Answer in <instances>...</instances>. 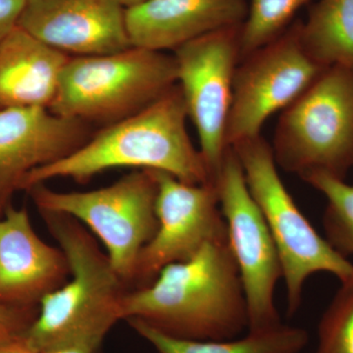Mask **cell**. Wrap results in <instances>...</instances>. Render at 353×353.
<instances>
[{"label":"cell","instance_id":"7c38bea8","mask_svg":"<svg viewBox=\"0 0 353 353\" xmlns=\"http://www.w3.org/2000/svg\"><path fill=\"white\" fill-rule=\"evenodd\" d=\"M94 134L92 125L48 108L0 110V210L30 172L68 157Z\"/></svg>","mask_w":353,"mask_h":353},{"label":"cell","instance_id":"603a6c76","mask_svg":"<svg viewBox=\"0 0 353 353\" xmlns=\"http://www.w3.org/2000/svg\"><path fill=\"white\" fill-rule=\"evenodd\" d=\"M26 0H0V41L19 22Z\"/></svg>","mask_w":353,"mask_h":353},{"label":"cell","instance_id":"d6986e66","mask_svg":"<svg viewBox=\"0 0 353 353\" xmlns=\"http://www.w3.org/2000/svg\"><path fill=\"white\" fill-rule=\"evenodd\" d=\"M303 180L326 197L323 224L327 241L343 256L353 255V185L323 172L309 174Z\"/></svg>","mask_w":353,"mask_h":353},{"label":"cell","instance_id":"ffe728a7","mask_svg":"<svg viewBox=\"0 0 353 353\" xmlns=\"http://www.w3.org/2000/svg\"><path fill=\"white\" fill-rule=\"evenodd\" d=\"M311 0H250L241 27V59L270 43L290 27Z\"/></svg>","mask_w":353,"mask_h":353},{"label":"cell","instance_id":"6da1fadb","mask_svg":"<svg viewBox=\"0 0 353 353\" xmlns=\"http://www.w3.org/2000/svg\"><path fill=\"white\" fill-rule=\"evenodd\" d=\"M123 319H138L185 340L224 341L248 328L240 272L227 239L165 266L150 284L129 290Z\"/></svg>","mask_w":353,"mask_h":353},{"label":"cell","instance_id":"e0dca14e","mask_svg":"<svg viewBox=\"0 0 353 353\" xmlns=\"http://www.w3.org/2000/svg\"><path fill=\"white\" fill-rule=\"evenodd\" d=\"M128 322L157 353H299L309 341L305 330L282 323L264 331L248 332L241 339L194 341L169 336L141 320Z\"/></svg>","mask_w":353,"mask_h":353},{"label":"cell","instance_id":"cb8c5ba5","mask_svg":"<svg viewBox=\"0 0 353 353\" xmlns=\"http://www.w3.org/2000/svg\"><path fill=\"white\" fill-rule=\"evenodd\" d=\"M0 353H39L30 347L21 338L0 345Z\"/></svg>","mask_w":353,"mask_h":353},{"label":"cell","instance_id":"7402d4cb","mask_svg":"<svg viewBox=\"0 0 353 353\" xmlns=\"http://www.w3.org/2000/svg\"><path fill=\"white\" fill-rule=\"evenodd\" d=\"M23 322L22 315L15 309L0 303V345L21 338L28 329Z\"/></svg>","mask_w":353,"mask_h":353},{"label":"cell","instance_id":"44dd1931","mask_svg":"<svg viewBox=\"0 0 353 353\" xmlns=\"http://www.w3.org/2000/svg\"><path fill=\"white\" fill-rule=\"evenodd\" d=\"M316 353H353V281L341 284L323 314Z\"/></svg>","mask_w":353,"mask_h":353},{"label":"cell","instance_id":"d4e9b609","mask_svg":"<svg viewBox=\"0 0 353 353\" xmlns=\"http://www.w3.org/2000/svg\"><path fill=\"white\" fill-rule=\"evenodd\" d=\"M99 350L83 345H67L51 348L41 353H97Z\"/></svg>","mask_w":353,"mask_h":353},{"label":"cell","instance_id":"30bf717a","mask_svg":"<svg viewBox=\"0 0 353 353\" xmlns=\"http://www.w3.org/2000/svg\"><path fill=\"white\" fill-rule=\"evenodd\" d=\"M240 25L221 28L174 51L188 116L196 127L199 150L211 182L228 150L226 132L234 74L241 61Z\"/></svg>","mask_w":353,"mask_h":353},{"label":"cell","instance_id":"ac0fdd59","mask_svg":"<svg viewBox=\"0 0 353 353\" xmlns=\"http://www.w3.org/2000/svg\"><path fill=\"white\" fill-rule=\"evenodd\" d=\"M304 48L324 68L353 70V0H318L301 21Z\"/></svg>","mask_w":353,"mask_h":353},{"label":"cell","instance_id":"2e32d148","mask_svg":"<svg viewBox=\"0 0 353 353\" xmlns=\"http://www.w3.org/2000/svg\"><path fill=\"white\" fill-rule=\"evenodd\" d=\"M69 58L16 26L0 41V110L50 108Z\"/></svg>","mask_w":353,"mask_h":353},{"label":"cell","instance_id":"4fadbf2b","mask_svg":"<svg viewBox=\"0 0 353 353\" xmlns=\"http://www.w3.org/2000/svg\"><path fill=\"white\" fill-rule=\"evenodd\" d=\"M18 26L68 57L131 48L125 8L116 0H26Z\"/></svg>","mask_w":353,"mask_h":353},{"label":"cell","instance_id":"5b68a950","mask_svg":"<svg viewBox=\"0 0 353 353\" xmlns=\"http://www.w3.org/2000/svg\"><path fill=\"white\" fill-rule=\"evenodd\" d=\"M231 148L275 241L287 288L288 315L301 306L304 284L311 276L325 272L341 284L352 282L353 264L316 231L296 205L279 174L271 145L259 136Z\"/></svg>","mask_w":353,"mask_h":353},{"label":"cell","instance_id":"8992f818","mask_svg":"<svg viewBox=\"0 0 353 353\" xmlns=\"http://www.w3.org/2000/svg\"><path fill=\"white\" fill-rule=\"evenodd\" d=\"M278 166L301 179H343L353 167V70L326 68L282 111L273 145Z\"/></svg>","mask_w":353,"mask_h":353},{"label":"cell","instance_id":"ba28073f","mask_svg":"<svg viewBox=\"0 0 353 353\" xmlns=\"http://www.w3.org/2000/svg\"><path fill=\"white\" fill-rule=\"evenodd\" d=\"M214 183L226 223L228 241L245 290L248 332L274 328L281 324L275 292L282 279V265L233 148H228Z\"/></svg>","mask_w":353,"mask_h":353},{"label":"cell","instance_id":"3957f363","mask_svg":"<svg viewBox=\"0 0 353 353\" xmlns=\"http://www.w3.org/2000/svg\"><path fill=\"white\" fill-rule=\"evenodd\" d=\"M39 212L68 260L70 280L43 297L23 340L39 353L67 345L99 350L123 320L127 285L83 225L60 213Z\"/></svg>","mask_w":353,"mask_h":353},{"label":"cell","instance_id":"277c9868","mask_svg":"<svg viewBox=\"0 0 353 353\" xmlns=\"http://www.w3.org/2000/svg\"><path fill=\"white\" fill-rule=\"evenodd\" d=\"M173 54L131 48L70 57L48 108L61 117L108 126L143 110L176 85Z\"/></svg>","mask_w":353,"mask_h":353},{"label":"cell","instance_id":"9c48e42d","mask_svg":"<svg viewBox=\"0 0 353 353\" xmlns=\"http://www.w3.org/2000/svg\"><path fill=\"white\" fill-rule=\"evenodd\" d=\"M326 68L304 48L301 22L241 59L228 120V148L261 136L273 114L285 110Z\"/></svg>","mask_w":353,"mask_h":353},{"label":"cell","instance_id":"52a82bcc","mask_svg":"<svg viewBox=\"0 0 353 353\" xmlns=\"http://www.w3.org/2000/svg\"><path fill=\"white\" fill-rule=\"evenodd\" d=\"M39 211L74 218L103 245L114 271L134 283L141 250L157 232V182L152 170L139 169L117 182L88 192H57L39 183L29 190Z\"/></svg>","mask_w":353,"mask_h":353},{"label":"cell","instance_id":"7a4b0ae2","mask_svg":"<svg viewBox=\"0 0 353 353\" xmlns=\"http://www.w3.org/2000/svg\"><path fill=\"white\" fill-rule=\"evenodd\" d=\"M188 118L176 85L143 110L102 127L68 157L30 172L21 190L58 178L85 183L114 168L161 171L185 183H212L201 150L190 138Z\"/></svg>","mask_w":353,"mask_h":353},{"label":"cell","instance_id":"5bb4252c","mask_svg":"<svg viewBox=\"0 0 353 353\" xmlns=\"http://www.w3.org/2000/svg\"><path fill=\"white\" fill-rule=\"evenodd\" d=\"M70 275L61 248L36 234L25 208L7 206L0 219V303H41Z\"/></svg>","mask_w":353,"mask_h":353},{"label":"cell","instance_id":"484cf974","mask_svg":"<svg viewBox=\"0 0 353 353\" xmlns=\"http://www.w3.org/2000/svg\"><path fill=\"white\" fill-rule=\"evenodd\" d=\"M116 1H117L121 6H123L125 9H127L130 8V7L143 3V2L146 1V0H116Z\"/></svg>","mask_w":353,"mask_h":353},{"label":"cell","instance_id":"9a60e30c","mask_svg":"<svg viewBox=\"0 0 353 353\" xmlns=\"http://www.w3.org/2000/svg\"><path fill=\"white\" fill-rule=\"evenodd\" d=\"M246 0H146L125 9V25L132 48L175 51L203 34L243 24Z\"/></svg>","mask_w":353,"mask_h":353},{"label":"cell","instance_id":"8fae6325","mask_svg":"<svg viewBox=\"0 0 353 353\" xmlns=\"http://www.w3.org/2000/svg\"><path fill=\"white\" fill-rule=\"evenodd\" d=\"M157 182V232L139 254L134 285L150 284L167 265L185 261L204 245L227 239L214 183H190L161 171Z\"/></svg>","mask_w":353,"mask_h":353}]
</instances>
